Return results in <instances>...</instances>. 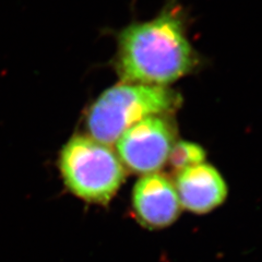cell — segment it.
<instances>
[{
    "instance_id": "obj_1",
    "label": "cell",
    "mask_w": 262,
    "mask_h": 262,
    "mask_svg": "<svg viewBox=\"0 0 262 262\" xmlns=\"http://www.w3.org/2000/svg\"><path fill=\"white\" fill-rule=\"evenodd\" d=\"M198 57L174 10L120 32L116 70L121 82L166 86L189 73Z\"/></svg>"
},
{
    "instance_id": "obj_2",
    "label": "cell",
    "mask_w": 262,
    "mask_h": 262,
    "mask_svg": "<svg viewBox=\"0 0 262 262\" xmlns=\"http://www.w3.org/2000/svg\"><path fill=\"white\" fill-rule=\"evenodd\" d=\"M182 96L166 86L120 82L97 97L85 114L89 136L112 145L125 131L140 120L174 113Z\"/></svg>"
},
{
    "instance_id": "obj_5",
    "label": "cell",
    "mask_w": 262,
    "mask_h": 262,
    "mask_svg": "<svg viewBox=\"0 0 262 262\" xmlns=\"http://www.w3.org/2000/svg\"><path fill=\"white\" fill-rule=\"evenodd\" d=\"M133 207L140 224L159 229L173 224L180 214V201L173 183L158 173L138 180L133 192Z\"/></svg>"
},
{
    "instance_id": "obj_3",
    "label": "cell",
    "mask_w": 262,
    "mask_h": 262,
    "mask_svg": "<svg viewBox=\"0 0 262 262\" xmlns=\"http://www.w3.org/2000/svg\"><path fill=\"white\" fill-rule=\"evenodd\" d=\"M62 184L78 199L105 206L126 178V168L111 146L90 136L75 135L57 157Z\"/></svg>"
},
{
    "instance_id": "obj_7",
    "label": "cell",
    "mask_w": 262,
    "mask_h": 262,
    "mask_svg": "<svg viewBox=\"0 0 262 262\" xmlns=\"http://www.w3.org/2000/svg\"><path fill=\"white\" fill-rule=\"evenodd\" d=\"M206 160V151L199 144L188 141H177L169 153L168 161L177 171L199 165Z\"/></svg>"
},
{
    "instance_id": "obj_6",
    "label": "cell",
    "mask_w": 262,
    "mask_h": 262,
    "mask_svg": "<svg viewBox=\"0 0 262 262\" xmlns=\"http://www.w3.org/2000/svg\"><path fill=\"white\" fill-rule=\"evenodd\" d=\"M175 188L180 206L196 214L214 210L227 196L225 180L216 168L206 163L179 170Z\"/></svg>"
},
{
    "instance_id": "obj_4",
    "label": "cell",
    "mask_w": 262,
    "mask_h": 262,
    "mask_svg": "<svg viewBox=\"0 0 262 262\" xmlns=\"http://www.w3.org/2000/svg\"><path fill=\"white\" fill-rule=\"evenodd\" d=\"M176 135L175 124L166 115L146 117L117 139V155L124 166L134 173H157L168 161Z\"/></svg>"
}]
</instances>
